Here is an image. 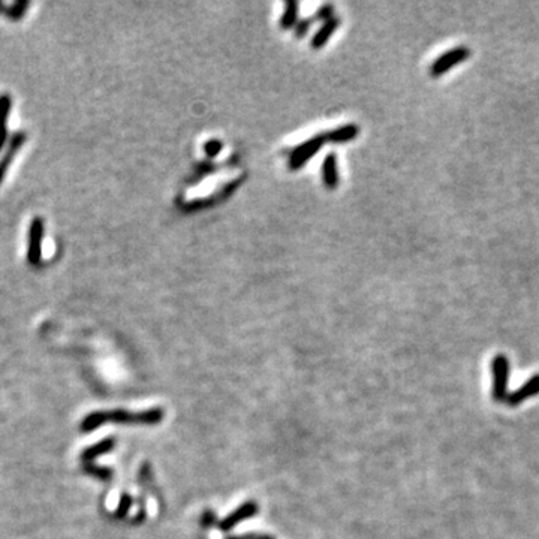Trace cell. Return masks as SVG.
Wrapping results in <instances>:
<instances>
[{
    "label": "cell",
    "mask_w": 539,
    "mask_h": 539,
    "mask_svg": "<svg viewBox=\"0 0 539 539\" xmlns=\"http://www.w3.org/2000/svg\"><path fill=\"white\" fill-rule=\"evenodd\" d=\"M258 513V505L257 502H246L243 504L240 508L235 509L234 513H231L227 518H223L222 522H219V529L223 532L227 531H231V529H234L237 524H240L241 522L248 520V518H252L257 515Z\"/></svg>",
    "instance_id": "6"
},
{
    "label": "cell",
    "mask_w": 539,
    "mask_h": 539,
    "mask_svg": "<svg viewBox=\"0 0 539 539\" xmlns=\"http://www.w3.org/2000/svg\"><path fill=\"white\" fill-rule=\"evenodd\" d=\"M83 472H86L87 475L90 476H96L97 479H101V481H110L111 476H113V470L110 467H101V466H95V465H90L87 463L83 466Z\"/></svg>",
    "instance_id": "16"
},
{
    "label": "cell",
    "mask_w": 539,
    "mask_h": 539,
    "mask_svg": "<svg viewBox=\"0 0 539 539\" xmlns=\"http://www.w3.org/2000/svg\"><path fill=\"white\" fill-rule=\"evenodd\" d=\"M163 419V410L161 408H153L144 412H127L123 409L114 410H96L87 415L80 426L83 433H90L104 424H141L154 426Z\"/></svg>",
    "instance_id": "1"
},
{
    "label": "cell",
    "mask_w": 539,
    "mask_h": 539,
    "mask_svg": "<svg viewBox=\"0 0 539 539\" xmlns=\"http://www.w3.org/2000/svg\"><path fill=\"white\" fill-rule=\"evenodd\" d=\"M339 24H340V18H337V17L336 18H330L328 22L323 23L322 27L315 33V36L312 38V41H310L312 48H315V50H319V48H322L323 45H325L330 41L331 35L335 33L337 29H339Z\"/></svg>",
    "instance_id": "10"
},
{
    "label": "cell",
    "mask_w": 539,
    "mask_h": 539,
    "mask_svg": "<svg viewBox=\"0 0 539 539\" xmlns=\"http://www.w3.org/2000/svg\"><path fill=\"white\" fill-rule=\"evenodd\" d=\"M312 26V18H306V19H300V23H297V26H296V36L297 38H303V36H305L306 33H307V31H309V27Z\"/></svg>",
    "instance_id": "19"
},
{
    "label": "cell",
    "mask_w": 539,
    "mask_h": 539,
    "mask_svg": "<svg viewBox=\"0 0 539 539\" xmlns=\"http://www.w3.org/2000/svg\"><path fill=\"white\" fill-rule=\"evenodd\" d=\"M322 180L325 188L335 191L339 188V168H337V156L335 153H328L322 162Z\"/></svg>",
    "instance_id": "9"
},
{
    "label": "cell",
    "mask_w": 539,
    "mask_h": 539,
    "mask_svg": "<svg viewBox=\"0 0 539 539\" xmlns=\"http://www.w3.org/2000/svg\"><path fill=\"white\" fill-rule=\"evenodd\" d=\"M132 497L129 494H122L120 497V502H119V506H117L115 513H114V518H123L124 515H127V513H129V509L132 508Z\"/></svg>",
    "instance_id": "17"
},
{
    "label": "cell",
    "mask_w": 539,
    "mask_h": 539,
    "mask_svg": "<svg viewBox=\"0 0 539 539\" xmlns=\"http://www.w3.org/2000/svg\"><path fill=\"white\" fill-rule=\"evenodd\" d=\"M358 134H360V129H358L357 124H354V123L343 124V126L337 127V129L327 134V141L336 143V144L348 143V141L355 140Z\"/></svg>",
    "instance_id": "11"
},
{
    "label": "cell",
    "mask_w": 539,
    "mask_h": 539,
    "mask_svg": "<svg viewBox=\"0 0 539 539\" xmlns=\"http://www.w3.org/2000/svg\"><path fill=\"white\" fill-rule=\"evenodd\" d=\"M42 239H44V222L41 218H35L29 230V250L27 261L31 266H42Z\"/></svg>",
    "instance_id": "5"
},
{
    "label": "cell",
    "mask_w": 539,
    "mask_h": 539,
    "mask_svg": "<svg viewBox=\"0 0 539 539\" xmlns=\"http://www.w3.org/2000/svg\"><path fill=\"white\" fill-rule=\"evenodd\" d=\"M228 539H274L270 535H258V533H249V535H241V536H231Z\"/></svg>",
    "instance_id": "22"
},
{
    "label": "cell",
    "mask_w": 539,
    "mask_h": 539,
    "mask_svg": "<svg viewBox=\"0 0 539 539\" xmlns=\"http://www.w3.org/2000/svg\"><path fill=\"white\" fill-rule=\"evenodd\" d=\"M26 138H27L26 132H23V131H18L11 136V141H9V144H8V149H6L5 154L2 156V158H0V184L3 183L9 166H11L17 152L22 149V145L26 143Z\"/></svg>",
    "instance_id": "7"
},
{
    "label": "cell",
    "mask_w": 539,
    "mask_h": 539,
    "mask_svg": "<svg viewBox=\"0 0 539 539\" xmlns=\"http://www.w3.org/2000/svg\"><path fill=\"white\" fill-rule=\"evenodd\" d=\"M536 394H539V375L532 376L531 379L526 382V384H523L517 391H514V393L508 394L505 401H506L509 406L515 408V406H518L520 403H523L524 400L532 399Z\"/></svg>",
    "instance_id": "8"
},
{
    "label": "cell",
    "mask_w": 539,
    "mask_h": 539,
    "mask_svg": "<svg viewBox=\"0 0 539 539\" xmlns=\"http://www.w3.org/2000/svg\"><path fill=\"white\" fill-rule=\"evenodd\" d=\"M29 8L27 0H18L13 6H6L5 3L0 2V14H5L9 18L13 19H19L22 18Z\"/></svg>",
    "instance_id": "15"
},
{
    "label": "cell",
    "mask_w": 539,
    "mask_h": 539,
    "mask_svg": "<svg viewBox=\"0 0 539 539\" xmlns=\"http://www.w3.org/2000/svg\"><path fill=\"white\" fill-rule=\"evenodd\" d=\"M11 106H13V99L8 93L0 95V150L6 143V136H8V115L11 113Z\"/></svg>",
    "instance_id": "13"
},
{
    "label": "cell",
    "mask_w": 539,
    "mask_h": 539,
    "mask_svg": "<svg viewBox=\"0 0 539 539\" xmlns=\"http://www.w3.org/2000/svg\"><path fill=\"white\" fill-rule=\"evenodd\" d=\"M222 141L220 140H210L205 143L204 145V152L205 154L209 156V158H216L220 152H222Z\"/></svg>",
    "instance_id": "18"
},
{
    "label": "cell",
    "mask_w": 539,
    "mask_h": 539,
    "mask_svg": "<svg viewBox=\"0 0 539 539\" xmlns=\"http://www.w3.org/2000/svg\"><path fill=\"white\" fill-rule=\"evenodd\" d=\"M298 23V3L297 2H288L285 3V11L280 18V27L283 31H289V29L296 27Z\"/></svg>",
    "instance_id": "14"
},
{
    "label": "cell",
    "mask_w": 539,
    "mask_h": 539,
    "mask_svg": "<svg viewBox=\"0 0 539 539\" xmlns=\"http://www.w3.org/2000/svg\"><path fill=\"white\" fill-rule=\"evenodd\" d=\"M325 143H327V135L319 134L316 136H313V138L305 141L303 144L297 145L296 149L291 152L289 168L292 171L300 170L303 165L307 163L313 158V156H315L321 150V147Z\"/></svg>",
    "instance_id": "3"
},
{
    "label": "cell",
    "mask_w": 539,
    "mask_h": 539,
    "mask_svg": "<svg viewBox=\"0 0 539 539\" xmlns=\"http://www.w3.org/2000/svg\"><path fill=\"white\" fill-rule=\"evenodd\" d=\"M469 56H470V50L467 47H465V45L456 47V48H453V50H449V51L444 53L442 56H439L436 61L431 63L430 70H428L430 75L433 78L442 77L449 70H453L454 66L463 63L466 58H469Z\"/></svg>",
    "instance_id": "4"
},
{
    "label": "cell",
    "mask_w": 539,
    "mask_h": 539,
    "mask_svg": "<svg viewBox=\"0 0 539 539\" xmlns=\"http://www.w3.org/2000/svg\"><path fill=\"white\" fill-rule=\"evenodd\" d=\"M202 524H204L205 527H213V526H216V515H214L211 511L205 513L204 517H202Z\"/></svg>",
    "instance_id": "21"
},
{
    "label": "cell",
    "mask_w": 539,
    "mask_h": 539,
    "mask_svg": "<svg viewBox=\"0 0 539 539\" xmlns=\"http://www.w3.org/2000/svg\"><path fill=\"white\" fill-rule=\"evenodd\" d=\"M493 373V391L494 401H505L508 397V379H509V361L504 354H499L492 361Z\"/></svg>",
    "instance_id": "2"
},
{
    "label": "cell",
    "mask_w": 539,
    "mask_h": 539,
    "mask_svg": "<svg viewBox=\"0 0 539 539\" xmlns=\"http://www.w3.org/2000/svg\"><path fill=\"white\" fill-rule=\"evenodd\" d=\"M331 15H332V6L331 5L321 6L318 9V13H316V18L322 19V22H323V19H325V22H328V19L331 18Z\"/></svg>",
    "instance_id": "20"
},
{
    "label": "cell",
    "mask_w": 539,
    "mask_h": 539,
    "mask_svg": "<svg viewBox=\"0 0 539 539\" xmlns=\"http://www.w3.org/2000/svg\"><path fill=\"white\" fill-rule=\"evenodd\" d=\"M114 447H115V439L114 437H106V439L101 440V442H97V444L89 447L87 449H84L83 454H81V460H83V462H86V463H90L92 460H95L96 457L110 453V451L114 449Z\"/></svg>",
    "instance_id": "12"
}]
</instances>
